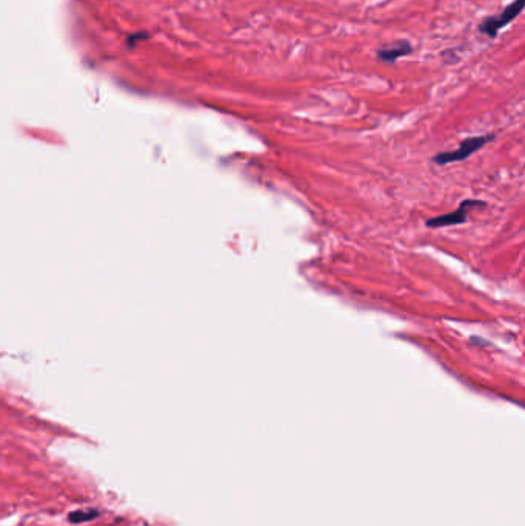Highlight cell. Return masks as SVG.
Returning <instances> with one entry per match:
<instances>
[{
	"instance_id": "4",
	"label": "cell",
	"mask_w": 525,
	"mask_h": 526,
	"mask_svg": "<svg viewBox=\"0 0 525 526\" xmlns=\"http://www.w3.org/2000/svg\"><path fill=\"white\" fill-rule=\"evenodd\" d=\"M411 52H413V45L409 40H397L392 45H388V47L377 50L376 56L381 62L394 63L397 59L410 56Z\"/></svg>"
},
{
	"instance_id": "5",
	"label": "cell",
	"mask_w": 525,
	"mask_h": 526,
	"mask_svg": "<svg viewBox=\"0 0 525 526\" xmlns=\"http://www.w3.org/2000/svg\"><path fill=\"white\" fill-rule=\"evenodd\" d=\"M99 517H101V511H99L97 508H80V510L70 511L67 520L72 525H82L93 522L99 519Z\"/></svg>"
},
{
	"instance_id": "2",
	"label": "cell",
	"mask_w": 525,
	"mask_h": 526,
	"mask_svg": "<svg viewBox=\"0 0 525 526\" xmlns=\"http://www.w3.org/2000/svg\"><path fill=\"white\" fill-rule=\"evenodd\" d=\"M493 139H494V134L476 135V138L465 139V140L460 142V145H459V147L455 151H448V152H441V154H438V156L434 157V162H436L438 165H447V163H451V162L464 160V159L472 156L473 152L481 150L484 147V145H487L488 142H492Z\"/></svg>"
},
{
	"instance_id": "1",
	"label": "cell",
	"mask_w": 525,
	"mask_h": 526,
	"mask_svg": "<svg viewBox=\"0 0 525 526\" xmlns=\"http://www.w3.org/2000/svg\"><path fill=\"white\" fill-rule=\"evenodd\" d=\"M524 5L525 0H513V2L510 5H507L499 14L487 17V19L479 23V31L487 35V38L494 39L497 33L505 28L509 23H512L516 17L522 13Z\"/></svg>"
},
{
	"instance_id": "3",
	"label": "cell",
	"mask_w": 525,
	"mask_h": 526,
	"mask_svg": "<svg viewBox=\"0 0 525 526\" xmlns=\"http://www.w3.org/2000/svg\"><path fill=\"white\" fill-rule=\"evenodd\" d=\"M476 205H484L479 201H465L463 205H460L456 211L448 213L446 216L441 217H434V219H430L427 222V226L430 228H442V226H451V225H459L464 223L467 220V211L468 208L476 206Z\"/></svg>"
}]
</instances>
